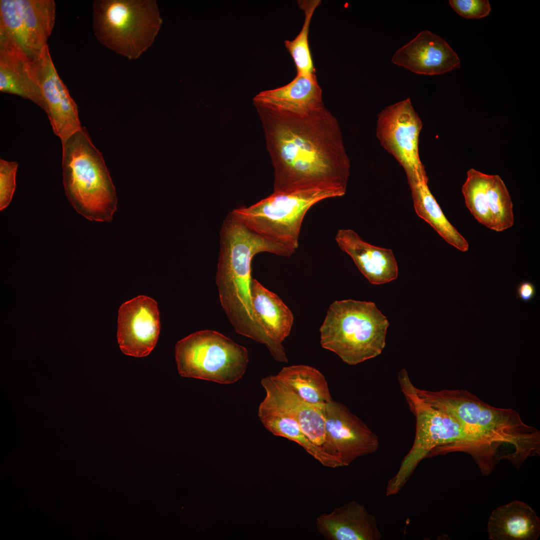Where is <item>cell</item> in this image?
I'll list each match as a JSON object with an SVG mask.
<instances>
[{
    "label": "cell",
    "mask_w": 540,
    "mask_h": 540,
    "mask_svg": "<svg viewBox=\"0 0 540 540\" xmlns=\"http://www.w3.org/2000/svg\"><path fill=\"white\" fill-rule=\"evenodd\" d=\"M336 240L371 284H386L398 278V264L390 249L372 245L350 229L340 230Z\"/></svg>",
    "instance_id": "obj_20"
},
{
    "label": "cell",
    "mask_w": 540,
    "mask_h": 540,
    "mask_svg": "<svg viewBox=\"0 0 540 540\" xmlns=\"http://www.w3.org/2000/svg\"><path fill=\"white\" fill-rule=\"evenodd\" d=\"M318 532L328 540H380L382 534L376 517L366 506L352 500L316 521Z\"/></svg>",
    "instance_id": "obj_19"
},
{
    "label": "cell",
    "mask_w": 540,
    "mask_h": 540,
    "mask_svg": "<svg viewBox=\"0 0 540 540\" xmlns=\"http://www.w3.org/2000/svg\"><path fill=\"white\" fill-rule=\"evenodd\" d=\"M92 8L96 39L130 60L152 46L162 24L154 0H96Z\"/></svg>",
    "instance_id": "obj_8"
},
{
    "label": "cell",
    "mask_w": 540,
    "mask_h": 540,
    "mask_svg": "<svg viewBox=\"0 0 540 540\" xmlns=\"http://www.w3.org/2000/svg\"><path fill=\"white\" fill-rule=\"evenodd\" d=\"M299 8L304 11V20L299 34L292 40L284 41L285 46L294 62L296 74H316L308 43L310 24L320 0H299Z\"/></svg>",
    "instance_id": "obj_27"
},
{
    "label": "cell",
    "mask_w": 540,
    "mask_h": 540,
    "mask_svg": "<svg viewBox=\"0 0 540 540\" xmlns=\"http://www.w3.org/2000/svg\"><path fill=\"white\" fill-rule=\"evenodd\" d=\"M0 91L31 100L45 112L46 104L32 63L24 55L0 47Z\"/></svg>",
    "instance_id": "obj_23"
},
{
    "label": "cell",
    "mask_w": 540,
    "mask_h": 540,
    "mask_svg": "<svg viewBox=\"0 0 540 540\" xmlns=\"http://www.w3.org/2000/svg\"><path fill=\"white\" fill-rule=\"evenodd\" d=\"M428 178L408 182L414 206L418 216L430 224L448 244L461 252H467L466 240L449 222L428 185Z\"/></svg>",
    "instance_id": "obj_24"
},
{
    "label": "cell",
    "mask_w": 540,
    "mask_h": 540,
    "mask_svg": "<svg viewBox=\"0 0 540 540\" xmlns=\"http://www.w3.org/2000/svg\"><path fill=\"white\" fill-rule=\"evenodd\" d=\"M462 192L470 212L486 228L502 232L514 225L512 199L499 176L487 174L471 168L467 172Z\"/></svg>",
    "instance_id": "obj_13"
},
{
    "label": "cell",
    "mask_w": 540,
    "mask_h": 540,
    "mask_svg": "<svg viewBox=\"0 0 540 540\" xmlns=\"http://www.w3.org/2000/svg\"><path fill=\"white\" fill-rule=\"evenodd\" d=\"M253 102L301 116L324 106L316 74H296L286 85L260 92L254 98Z\"/></svg>",
    "instance_id": "obj_21"
},
{
    "label": "cell",
    "mask_w": 540,
    "mask_h": 540,
    "mask_svg": "<svg viewBox=\"0 0 540 540\" xmlns=\"http://www.w3.org/2000/svg\"><path fill=\"white\" fill-rule=\"evenodd\" d=\"M18 163L0 159V210H3L10 202L16 187V176Z\"/></svg>",
    "instance_id": "obj_28"
},
{
    "label": "cell",
    "mask_w": 540,
    "mask_h": 540,
    "mask_svg": "<svg viewBox=\"0 0 540 540\" xmlns=\"http://www.w3.org/2000/svg\"><path fill=\"white\" fill-rule=\"evenodd\" d=\"M398 380L416 418V435L411 449L403 459L397 473L388 482L386 495L398 493L418 464L428 457L462 452L470 454L479 465L482 462L480 452L460 422L420 398L405 369L399 372Z\"/></svg>",
    "instance_id": "obj_4"
},
{
    "label": "cell",
    "mask_w": 540,
    "mask_h": 540,
    "mask_svg": "<svg viewBox=\"0 0 540 540\" xmlns=\"http://www.w3.org/2000/svg\"><path fill=\"white\" fill-rule=\"evenodd\" d=\"M388 326L372 302L336 300L320 328V344L346 364L356 365L382 353Z\"/></svg>",
    "instance_id": "obj_6"
},
{
    "label": "cell",
    "mask_w": 540,
    "mask_h": 540,
    "mask_svg": "<svg viewBox=\"0 0 540 540\" xmlns=\"http://www.w3.org/2000/svg\"><path fill=\"white\" fill-rule=\"evenodd\" d=\"M346 190L320 186L273 192L250 206L236 208L230 213L255 232L294 253L308 210L322 200L344 196Z\"/></svg>",
    "instance_id": "obj_7"
},
{
    "label": "cell",
    "mask_w": 540,
    "mask_h": 540,
    "mask_svg": "<svg viewBox=\"0 0 540 540\" xmlns=\"http://www.w3.org/2000/svg\"><path fill=\"white\" fill-rule=\"evenodd\" d=\"M275 376L307 402L322 406L333 400L324 376L314 367L304 364L284 366Z\"/></svg>",
    "instance_id": "obj_26"
},
{
    "label": "cell",
    "mask_w": 540,
    "mask_h": 540,
    "mask_svg": "<svg viewBox=\"0 0 540 540\" xmlns=\"http://www.w3.org/2000/svg\"><path fill=\"white\" fill-rule=\"evenodd\" d=\"M516 293L518 299L528 302L534 298L536 294V289L532 282L524 281L518 285Z\"/></svg>",
    "instance_id": "obj_30"
},
{
    "label": "cell",
    "mask_w": 540,
    "mask_h": 540,
    "mask_svg": "<svg viewBox=\"0 0 540 540\" xmlns=\"http://www.w3.org/2000/svg\"><path fill=\"white\" fill-rule=\"evenodd\" d=\"M454 10L466 18H480L486 16L491 10L488 0H450Z\"/></svg>",
    "instance_id": "obj_29"
},
{
    "label": "cell",
    "mask_w": 540,
    "mask_h": 540,
    "mask_svg": "<svg viewBox=\"0 0 540 540\" xmlns=\"http://www.w3.org/2000/svg\"><path fill=\"white\" fill-rule=\"evenodd\" d=\"M175 357L180 376L221 384L240 379L248 362L245 347L209 330L194 332L178 341Z\"/></svg>",
    "instance_id": "obj_9"
},
{
    "label": "cell",
    "mask_w": 540,
    "mask_h": 540,
    "mask_svg": "<svg viewBox=\"0 0 540 540\" xmlns=\"http://www.w3.org/2000/svg\"><path fill=\"white\" fill-rule=\"evenodd\" d=\"M261 384L266 392L262 402L292 415L309 440L340 467L338 462L330 455L326 441L324 405L316 406L305 402L275 376L263 378Z\"/></svg>",
    "instance_id": "obj_18"
},
{
    "label": "cell",
    "mask_w": 540,
    "mask_h": 540,
    "mask_svg": "<svg viewBox=\"0 0 540 540\" xmlns=\"http://www.w3.org/2000/svg\"><path fill=\"white\" fill-rule=\"evenodd\" d=\"M61 142L62 183L70 204L89 220L110 222L117 208L114 188L86 129L82 126Z\"/></svg>",
    "instance_id": "obj_5"
},
{
    "label": "cell",
    "mask_w": 540,
    "mask_h": 540,
    "mask_svg": "<svg viewBox=\"0 0 540 540\" xmlns=\"http://www.w3.org/2000/svg\"><path fill=\"white\" fill-rule=\"evenodd\" d=\"M488 531L492 540H536L540 534V520L530 506L515 500L492 511Z\"/></svg>",
    "instance_id": "obj_22"
},
{
    "label": "cell",
    "mask_w": 540,
    "mask_h": 540,
    "mask_svg": "<svg viewBox=\"0 0 540 540\" xmlns=\"http://www.w3.org/2000/svg\"><path fill=\"white\" fill-rule=\"evenodd\" d=\"M258 416L264 426L273 434L296 442L324 466L338 467L332 459L309 440L296 420L288 413L262 402Z\"/></svg>",
    "instance_id": "obj_25"
},
{
    "label": "cell",
    "mask_w": 540,
    "mask_h": 540,
    "mask_svg": "<svg viewBox=\"0 0 540 540\" xmlns=\"http://www.w3.org/2000/svg\"><path fill=\"white\" fill-rule=\"evenodd\" d=\"M324 412L329 453L340 466L378 450V436L345 406L332 400L324 405Z\"/></svg>",
    "instance_id": "obj_12"
},
{
    "label": "cell",
    "mask_w": 540,
    "mask_h": 540,
    "mask_svg": "<svg viewBox=\"0 0 540 540\" xmlns=\"http://www.w3.org/2000/svg\"><path fill=\"white\" fill-rule=\"evenodd\" d=\"M253 102L274 169L273 192L320 186L346 190L350 160L338 122L324 106L301 116Z\"/></svg>",
    "instance_id": "obj_1"
},
{
    "label": "cell",
    "mask_w": 540,
    "mask_h": 540,
    "mask_svg": "<svg viewBox=\"0 0 540 540\" xmlns=\"http://www.w3.org/2000/svg\"><path fill=\"white\" fill-rule=\"evenodd\" d=\"M220 235L216 282L221 306L236 332L261 343L250 295L252 258L263 252L284 256L294 253L255 232L230 212Z\"/></svg>",
    "instance_id": "obj_3"
},
{
    "label": "cell",
    "mask_w": 540,
    "mask_h": 540,
    "mask_svg": "<svg viewBox=\"0 0 540 540\" xmlns=\"http://www.w3.org/2000/svg\"><path fill=\"white\" fill-rule=\"evenodd\" d=\"M422 127L410 98L386 107L378 115L377 138L403 168L408 182L428 177L418 150Z\"/></svg>",
    "instance_id": "obj_11"
},
{
    "label": "cell",
    "mask_w": 540,
    "mask_h": 540,
    "mask_svg": "<svg viewBox=\"0 0 540 540\" xmlns=\"http://www.w3.org/2000/svg\"><path fill=\"white\" fill-rule=\"evenodd\" d=\"M32 66L53 132L61 140H64L82 126L77 105L56 72L48 46Z\"/></svg>",
    "instance_id": "obj_15"
},
{
    "label": "cell",
    "mask_w": 540,
    "mask_h": 540,
    "mask_svg": "<svg viewBox=\"0 0 540 540\" xmlns=\"http://www.w3.org/2000/svg\"><path fill=\"white\" fill-rule=\"evenodd\" d=\"M250 295L262 344L275 360L287 362L288 359L282 343L292 328V312L278 295L264 288L256 279H252Z\"/></svg>",
    "instance_id": "obj_16"
},
{
    "label": "cell",
    "mask_w": 540,
    "mask_h": 540,
    "mask_svg": "<svg viewBox=\"0 0 540 540\" xmlns=\"http://www.w3.org/2000/svg\"><path fill=\"white\" fill-rule=\"evenodd\" d=\"M56 10L54 0H0V42L35 62L48 46Z\"/></svg>",
    "instance_id": "obj_10"
},
{
    "label": "cell",
    "mask_w": 540,
    "mask_h": 540,
    "mask_svg": "<svg viewBox=\"0 0 540 540\" xmlns=\"http://www.w3.org/2000/svg\"><path fill=\"white\" fill-rule=\"evenodd\" d=\"M417 394L430 405L452 416L480 450L483 472L489 474L501 460L520 468L540 454V432L512 408L492 406L464 390L430 391L414 386Z\"/></svg>",
    "instance_id": "obj_2"
},
{
    "label": "cell",
    "mask_w": 540,
    "mask_h": 540,
    "mask_svg": "<svg viewBox=\"0 0 540 540\" xmlns=\"http://www.w3.org/2000/svg\"><path fill=\"white\" fill-rule=\"evenodd\" d=\"M392 62L420 74H442L460 67L456 54L442 38L424 30L398 50Z\"/></svg>",
    "instance_id": "obj_17"
},
{
    "label": "cell",
    "mask_w": 540,
    "mask_h": 540,
    "mask_svg": "<svg viewBox=\"0 0 540 540\" xmlns=\"http://www.w3.org/2000/svg\"><path fill=\"white\" fill-rule=\"evenodd\" d=\"M157 302L139 296L122 304L118 310L117 338L126 355L147 356L155 347L160 331Z\"/></svg>",
    "instance_id": "obj_14"
}]
</instances>
